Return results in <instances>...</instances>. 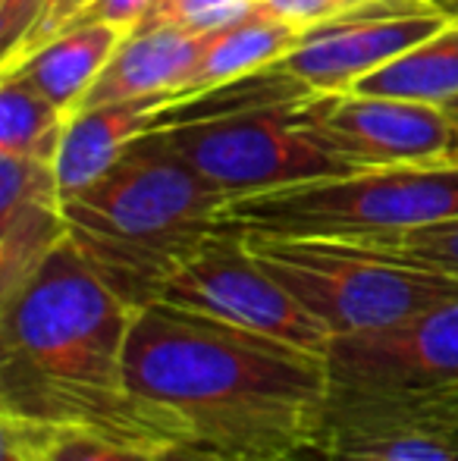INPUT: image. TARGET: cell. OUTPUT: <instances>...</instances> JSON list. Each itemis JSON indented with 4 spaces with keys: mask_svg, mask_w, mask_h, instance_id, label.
<instances>
[{
    "mask_svg": "<svg viewBox=\"0 0 458 461\" xmlns=\"http://www.w3.org/2000/svg\"><path fill=\"white\" fill-rule=\"evenodd\" d=\"M129 389L220 461H276L311 449L333 399L327 352L151 302L126 342Z\"/></svg>",
    "mask_w": 458,
    "mask_h": 461,
    "instance_id": "obj_1",
    "label": "cell"
},
{
    "mask_svg": "<svg viewBox=\"0 0 458 461\" xmlns=\"http://www.w3.org/2000/svg\"><path fill=\"white\" fill-rule=\"evenodd\" d=\"M132 321V304L67 239L0 302V414L151 449L183 446L176 424L129 389Z\"/></svg>",
    "mask_w": 458,
    "mask_h": 461,
    "instance_id": "obj_2",
    "label": "cell"
},
{
    "mask_svg": "<svg viewBox=\"0 0 458 461\" xmlns=\"http://www.w3.org/2000/svg\"><path fill=\"white\" fill-rule=\"evenodd\" d=\"M229 198L148 132L85 188L63 201L69 239L135 311L157 302L164 279L223 223Z\"/></svg>",
    "mask_w": 458,
    "mask_h": 461,
    "instance_id": "obj_3",
    "label": "cell"
},
{
    "mask_svg": "<svg viewBox=\"0 0 458 461\" xmlns=\"http://www.w3.org/2000/svg\"><path fill=\"white\" fill-rule=\"evenodd\" d=\"M458 217V164L364 167L223 207V226L286 239H373Z\"/></svg>",
    "mask_w": 458,
    "mask_h": 461,
    "instance_id": "obj_4",
    "label": "cell"
},
{
    "mask_svg": "<svg viewBox=\"0 0 458 461\" xmlns=\"http://www.w3.org/2000/svg\"><path fill=\"white\" fill-rule=\"evenodd\" d=\"M242 232V230H238ZM255 261L305 304L330 336L367 333L458 295V276L343 239L242 232Z\"/></svg>",
    "mask_w": 458,
    "mask_h": 461,
    "instance_id": "obj_5",
    "label": "cell"
},
{
    "mask_svg": "<svg viewBox=\"0 0 458 461\" xmlns=\"http://www.w3.org/2000/svg\"><path fill=\"white\" fill-rule=\"evenodd\" d=\"M157 132L229 201L358 170L301 120L299 104L245 110Z\"/></svg>",
    "mask_w": 458,
    "mask_h": 461,
    "instance_id": "obj_6",
    "label": "cell"
},
{
    "mask_svg": "<svg viewBox=\"0 0 458 461\" xmlns=\"http://www.w3.org/2000/svg\"><path fill=\"white\" fill-rule=\"evenodd\" d=\"M157 302L314 352H327L333 342L330 330L255 261L242 232L223 223L164 279Z\"/></svg>",
    "mask_w": 458,
    "mask_h": 461,
    "instance_id": "obj_7",
    "label": "cell"
},
{
    "mask_svg": "<svg viewBox=\"0 0 458 461\" xmlns=\"http://www.w3.org/2000/svg\"><path fill=\"white\" fill-rule=\"evenodd\" d=\"M333 395H418L458 386V295L327 348Z\"/></svg>",
    "mask_w": 458,
    "mask_h": 461,
    "instance_id": "obj_8",
    "label": "cell"
},
{
    "mask_svg": "<svg viewBox=\"0 0 458 461\" xmlns=\"http://www.w3.org/2000/svg\"><path fill=\"white\" fill-rule=\"evenodd\" d=\"M299 113L339 158L364 167L458 164V120L446 107L358 92H314Z\"/></svg>",
    "mask_w": 458,
    "mask_h": 461,
    "instance_id": "obj_9",
    "label": "cell"
},
{
    "mask_svg": "<svg viewBox=\"0 0 458 461\" xmlns=\"http://www.w3.org/2000/svg\"><path fill=\"white\" fill-rule=\"evenodd\" d=\"M446 23L436 0H367L305 29L283 63L311 92H348Z\"/></svg>",
    "mask_w": 458,
    "mask_h": 461,
    "instance_id": "obj_10",
    "label": "cell"
},
{
    "mask_svg": "<svg viewBox=\"0 0 458 461\" xmlns=\"http://www.w3.org/2000/svg\"><path fill=\"white\" fill-rule=\"evenodd\" d=\"M324 461H458V420L415 395H333Z\"/></svg>",
    "mask_w": 458,
    "mask_h": 461,
    "instance_id": "obj_11",
    "label": "cell"
},
{
    "mask_svg": "<svg viewBox=\"0 0 458 461\" xmlns=\"http://www.w3.org/2000/svg\"><path fill=\"white\" fill-rule=\"evenodd\" d=\"M69 239L54 164L0 154V302Z\"/></svg>",
    "mask_w": 458,
    "mask_h": 461,
    "instance_id": "obj_12",
    "label": "cell"
},
{
    "mask_svg": "<svg viewBox=\"0 0 458 461\" xmlns=\"http://www.w3.org/2000/svg\"><path fill=\"white\" fill-rule=\"evenodd\" d=\"M208 35L185 29H139L120 41L94 86L82 97L79 110L107 107V104L141 101V97H176L195 69Z\"/></svg>",
    "mask_w": 458,
    "mask_h": 461,
    "instance_id": "obj_13",
    "label": "cell"
},
{
    "mask_svg": "<svg viewBox=\"0 0 458 461\" xmlns=\"http://www.w3.org/2000/svg\"><path fill=\"white\" fill-rule=\"evenodd\" d=\"M164 101L170 97H141V101L76 110L54 158L60 198L69 201L73 194L85 192L126 154L135 139L154 132L157 110Z\"/></svg>",
    "mask_w": 458,
    "mask_h": 461,
    "instance_id": "obj_14",
    "label": "cell"
},
{
    "mask_svg": "<svg viewBox=\"0 0 458 461\" xmlns=\"http://www.w3.org/2000/svg\"><path fill=\"white\" fill-rule=\"evenodd\" d=\"M122 38L126 35L120 29L104 23L76 25V29H67L57 38H50L38 50H31L16 67L0 69V73H13L19 79H25L54 107L73 116L79 110L82 97L88 95V88L101 76V69L116 54Z\"/></svg>",
    "mask_w": 458,
    "mask_h": 461,
    "instance_id": "obj_15",
    "label": "cell"
},
{
    "mask_svg": "<svg viewBox=\"0 0 458 461\" xmlns=\"http://www.w3.org/2000/svg\"><path fill=\"white\" fill-rule=\"evenodd\" d=\"M299 41H301L299 25L270 16L261 6L255 16L242 19V23L229 25L223 32H211L195 69L189 73L183 92L176 97L220 86V82H232L238 76H248L255 69L270 67V63L289 57V50Z\"/></svg>",
    "mask_w": 458,
    "mask_h": 461,
    "instance_id": "obj_16",
    "label": "cell"
},
{
    "mask_svg": "<svg viewBox=\"0 0 458 461\" xmlns=\"http://www.w3.org/2000/svg\"><path fill=\"white\" fill-rule=\"evenodd\" d=\"M348 92L446 107L458 97V16L421 44L355 82Z\"/></svg>",
    "mask_w": 458,
    "mask_h": 461,
    "instance_id": "obj_17",
    "label": "cell"
},
{
    "mask_svg": "<svg viewBox=\"0 0 458 461\" xmlns=\"http://www.w3.org/2000/svg\"><path fill=\"white\" fill-rule=\"evenodd\" d=\"M0 79V154L54 164L69 116L19 76Z\"/></svg>",
    "mask_w": 458,
    "mask_h": 461,
    "instance_id": "obj_18",
    "label": "cell"
},
{
    "mask_svg": "<svg viewBox=\"0 0 458 461\" xmlns=\"http://www.w3.org/2000/svg\"><path fill=\"white\" fill-rule=\"evenodd\" d=\"M35 427L38 461H160V449L126 443L85 427Z\"/></svg>",
    "mask_w": 458,
    "mask_h": 461,
    "instance_id": "obj_19",
    "label": "cell"
},
{
    "mask_svg": "<svg viewBox=\"0 0 458 461\" xmlns=\"http://www.w3.org/2000/svg\"><path fill=\"white\" fill-rule=\"evenodd\" d=\"M343 242H358L367 249L386 251V255L409 258V261L427 264L443 274L458 276V217L443 220L434 226H421L411 232H396V236H373V239H343Z\"/></svg>",
    "mask_w": 458,
    "mask_h": 461,
    "instance_id": "obj_20",
    "label": "cell"
},
{
    "mask_svg": "<svg viewBox=\"0 0 458 461\" xmlns=\"http://www.w3.org/2000/svg\"><path fill=\"white\" fill-rule=\"evenodd\" d=\"M88 4H92V0H48V6H44L38 25L29 32V38H25V41L13 50V57H6V60L0 63V69L16 67V63L22 60V57H29L31 50H38L41 44H48L50 38H57L60 32H67L69 25H73V19L79 16Z\"/></svg>",
    "mask_w": 458,
    "mask_h": 461,
    "instance_id": "obj_21",
    "label": "cell"
},
{
    "mask_svg": "<svg viewBox=\"0 0 458 461\" xmlns=\"http://www.w3.org/2000/svg\"><path fill=\"white\" fill-rule=\"evenodd\" d=\"M367 4V0H261V6L276 19H286V23L299 25L301 32L320 25L327 19L339 16L346 10Z\"/></svg>",
    "mask_w": 458,
    "mask_h": 461,
    "instance_id": "obj_22",
    "label": "cell"
},
{
    "mask_svg": "<svg viewBox=\"0 0 458 461\" xmlns=\"http://www.w3.org/2000/svg\"><path fill=\"white\" fill-rule=\"evenodd\" d=\"M154 4H157V0H92V4L73 19L69 29L88 25V23H104V25L120 29L122 35H129V32H135L145 23V16L151 13Z\"/></svg>",
    "mask_w": 458,
    "mask_h": 461,
    "instance_id": "obj_23",
    "label": "cell"
},
{
    "mask_svg": "<svg viewBox=\"0 0 458 461\" xmlns=\"http://www.w3.org/2000/svg\"><path fill=\"white\" fill-rule=\"evenodd\" d=\"M48 0H0V63L29 38Z\"/></svg>",
    "mask_w": 458,
    "mask_h": 461,
    "instance_id": "obj_24",
    "label": "cell"
},
{
    "mask_svg": "<svg viewBox=\"0 0 458 461\" xmlns=\"http://www.w3.org/2000/svg\"><path fill=\"white\" fill-rule=\"evenodd\" d=\"M227 4H236V0H157L139 29H164V25L189 29L198 16H204L208 10H217V6H227Z\"/></svg>",
    "mask_w": 458,
    "mask_h": 461,
    "instance_id": "obj_25",
    "label": "cell"
},
{
    "mask_svg": "<svg viewBox=\"0 0 458 461\" xmlns=\"http://www.w3.org/2000/svg\"><path fill=\"white\" fill-rule=\"evenodd\" d=\"M0 461H38L35 427L29 420L0 414Z\"/></svg>",
    "mask_w": 458,
    "mask_h": 461,
    "instance_id": "obj_26",
    "label": "cell"
},
{
    "mask_svg": "<svg viewBox=\"0 0 458 461\" xmlns=\"http://www.w3.org/2000/svg\"><path fill=\"white\" fill-rule=\"evenodd\" d=\"M160 461H220V458L204 456V452L192 449V446H166V449H160ZM276 461H324V458H320V452L311 446V449H299V452H292V456L276 458Z\"/></svg>",
    "mask_w": 458,
    "mask_h": 461,
    "instance_id": "obj_27",
    "label": "cell"
},
{
    "mask_svg": "<svg viewBox=\"0 0 458 461\" xmlns=\"http://www.w3.org/2000/svg\"><path fill=\"white\" fill-rule=\"evenodd\" d=\"M415 399H421L424 405L436 408L440 414H446V418L458 420V386L436 389V393H418Z\"/></svg>",
    "mask_w": 458,
    "mask_h": 461,
    "instance_id": "obj_28",
    "label": "cell"
},
{
    "mask_svg": "<svg viewBox=\"0 0 458 461\" xmlns=\"http://www.w3.org/2000/svg\"><path fill=\"white\" fill-rule=\"evenodd\" d=\"M436 6H440L446 16H458V0H436Z\"/></svg>",
    "mask_w": 458,
    "mask_h": 461,
    "instance_id": "obj_29",
    "label": "cell"
},
{
    "mask_svg": "<svg viewBox=\"0 0 458 461\" xmlns=\"http://www.w3.org/2000/svg\"><path fill=\"white\" fill-rule=\"evenodd\" d=\"M446 110H449V113H453V116H455V120H458V97H455V101H453V104H446Z\"/></svg>",
    "mask_w": 458,
    "mask_h": 461,
    "instance_id": "obj_30",
    "label": "cell"
}]
</instances>
